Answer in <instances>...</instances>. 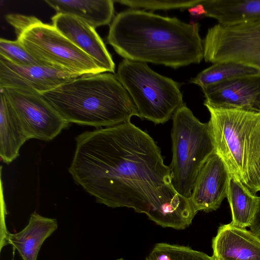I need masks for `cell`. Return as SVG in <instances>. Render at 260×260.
I'll return each mask as SVG.
<instances>
[{
	"mask_svg": "<svg viewBox=\"0 0 260 260\" xmlns=\"http://www.w3.org/2000/svg\"><path fill=\"white\" fill-rule=\"evenodd\" d=\"M69 172L96 202L145 214L163 228L183 230L198 212L177 193L153 139L131 121L86 131L75 138Z\"/></svg>",
	"mask_w": 260,
	"mask_h": 260,
	"instance_id": "cell-1",
	"label": "cell"
},
{
	"mask_svg": "<svg viewBox=\"0 0 260 260\" xmlns=\"http://www.w3.org/2000/svg\"><path fill=\"white\" fill-rule=\"evenodd\" d=\"M199 30L197 22L133 9L114 18L107 41L124 59L177 69L204 58Z\"/></svg>",
	"mask_w": 260,
	"mask_h": 260,
	"instance_id": "cell-2",
	"label": "cell"
},
{
	"mask_svg": "<svg viewBox=\"0 0 260 260\" xmlns=\"http://www.w3.org/2000/svg\"><path fill=\"white\" fill-rule=\"evenodd\" d=\"M69 123L96 128L130 121L138 116L127 91L111 73L84 75L41 93Z\"/></svg>",
	"mask_w": 260,
	"mask_h": 260,
	"instance_id": "cell-3",
	"label": "cell"
},
{
	"mask_svg": "<svg viewBox=\"0 0 260 260\" xmlns=\"http://www.w3.org/2000/svg\"><path fill=\"white\" fill-rule=\"evenodd\" d=\"M205 106L215 153L230 175L255 194L260 191V112Z\"/></svg>",
	"mask_w": 260,
	"mask_h": 260,
	"instance_id": "cell-4",
	"label": "cell"
},
{
	"mask_svg": "<svg viewBox=\"0 0 260 260\" xmlns=\"http://www.w3.org/2000/svg\"><path fill=\"white\" fill-rule=\"evenodd\" d=\"M18 40L33 56L49 66L79 76L104 73L89 55L53 25L35 16L17 14L6 16Z\"/></svg>",
	"mask_w": 260,
	"mask_h": 260,
	"instance_id": "cell-5",
	"label": "cell"
},
{
	"mask_svg": "<svg viewBox=\"0 0 260 260\" xmlns=\"http://www.w3.org/2000/svg\"><path fill=\"white\" fill-rule=\"evenodd\" d=\"M173 156L169 166L172 184L178 194L190 199L201 168L215 153L208 122H201L184 104L173 116Z\"/></svg>",
	"mask_w": 260,
	"mask_h": 260,
	"instance_id": "cell-6",
	"label": "cell"
},
{
	"mask_svg": "<svg viewBox=\"0 0 260 260\" xmlns=\"http://www.w3.org/2000/svg\"><path fill=\"white\" fill-rule=\"evenodd\" d=\"M115 76L142 119L165 123L184 104L180 84L154 72L146 62L124 59Z\"/></svg>",
	"mask_w": 260,
	"mask_h": 260,
	"instance_id": "cell-7",
	"label": "cell"
},
{
	"mask_svg": "<svg viewBox=\"0 0 260 260\" xmlns=\"http://www.w3.org/2000/svg\"><path fill=\"white\" fill-rule=\"evenodd\" d=\"M203 45L206 62L232 61L260 71V20L218 23L209 28Z\"/></svg>",
	"mask_w": 260,
	"mask_h": 260,
	"instance_id": "cell-8",
	"label": "cell"
},
{
	"mask_svg": "<svg viewBox=\"0 0 260 260\" xmlns=\"http://www.w3.org/2000/svg\"><path fill=\"white\" fill-rule=\"evenodd\" d=\"M21 121L30 139L49 141L70 123L64 119L39 93L12 88H0Z\"/></svg>",
	"mask_w": 260,
	"mask_h": 260,
	"instance_id": "cell-9",
	"label": "cell"
},
{
	"mask_svg": "<svg viewBox=\"0 0 260 260\" xmlns=\"http://www.w3.org/2000/svg\"><path fill=\"white\" fill-rule=\"evenodd\" d=\"M78 77L52 67L19 66L0 55V88L41 94Z\"/></svg>",
	"mask_w": 260,
	"mask_h": 260,
	"instance_id": "cell-10",
	"label": "cell"
},
{
	"mask_svg": "<svg viewBox=\"0 0 260 260\" xmlns=\"http://www.w3.org/2000/svg\"><path fill=\"white\" fill-rule=\"evenodd\" d=\"M202 90L204 105L260 112V73L229 79Z\"/></svg>",
	"mask_w": 260,
	"mask_h": 260,
	"instance_id": "cell-11",
	"label": "cell"
},
{
	"mask_svg": "<svg viewBox=\"0 0 260 260\" xmlns=\"http://www.w3.org/2000/svg\"><path fill=\"white\" fill-rule=\"evenodd\" d=\"M231 175L222 159L215 152L200 170L195 180L190 201L197 212L218 209L227 197Z\"/></svg>",
	"mask_w": 260,
	"mask_h": 260,
	"instance_id": "cell-12",
	"label": "cell"
},
{
	"mask_svg": "<svg viewBox=\"0 0 260 260\" xmlns=\"http://www.w3.org/2000/svg\"><path fill=\"white\" fill-rule=\"evenodd\" d=\"M53 25L77 47L89 55L105 72L114 73L115 63L95 28L83 20L57 13Z\"/></svg>",
	"mask_w": 260,
	"mask_h": 260,
	"instance_id": "cell-13",
	"label": "cell"
},
{
	"mask_svg": "<svg viewBox=\"0 0 260 260\" xmlns=\"http://www.w3.org/2000/svg\"><path fill=\"white\" fill-rule=\"evenodd\" d=\"M212 247L216 260H260V238L231 223L219 227Z\"/></svg>",
	"mask_w": 260,
	"mask_h": 260,
	"instance_id": "cell-14",
	"label": "cell"
},
{
	"mask_svg": "<svg viewBox=\"0 0 260 260\" xmlns=\"http://www.w3.org/2000/svg\"><path fill=\"white\" fill-rule=\"evenodd\" d=\"M57 227L56 219L34 212L30 216L28 224L22 231L15 234L6 232L4 241L17 250L22 260H37L43 242Z\"/></svg>",
	"mask_w": 260,
	"mask_h": 260,
	"instance_id": "cell-15",
	"label": "cell"
},
{
	"mask_svg": "<svg viewBox=\"0 0 260 260\" xmlns=\"http://www.w3.org/2000/svg\"><path fill=\"white\" fill-rule=\"evenodd\" d=\"M30 138L4 93H0V156L10 164L19 155V150Z\"/></svg>",
	"mask_w": 260,
	"mask_h": 260,
	"instance_id": "cell-16",
	"label": "cell"
},
{
	"mask_svg": "<svg viewBox=\"0 0 260 260\" xmlns=\"http://www.w3.org/2000/svg\"><path fill=\"white\" fill-rule=\"evenodd\" d=\"M57 13L80 18L93 28L109 24L114 13L112 0H45Z\"/></svg>",
	"mask_w": 260,
	"mask_h": 260,
	"instance_id": "cell-17",
	"label": "cell"
},
{
	"mask_svg": "<svg viewBox=\"0 0 260 260\" xmlns=\"http://www.w3.org/2000/svg\"><path fill=\"white\" fill-rule=\"evenodd\" d=\"M206 17L232 25L260 20V0H202Z\"/></svg>",
	"mask_w": 260,
	"mask_h": 260,
	"instance_id": "cell-18",
	"label": "cell"
},
{
	"mask_svg": "<svg viewBox=\"0 0 260 260\" xmlns=\"http://www.w3.org/2000/svg\"><path fill=\"white\" fill-rule=\"evenodd\" d=\"M226 198L232 215L230 223L243 228L250 226L257 207L258 197L231 175Z\"/></svg>",
	"mask_w": 260,
	"mask_h": 260,
	"instance_id": "cell-19",
	"label": "cell"
},
{
	"mask_svg": "<svg viewBox=\"0 0 260 260\" xmlns=\"http://www.w3.org/2000/svg\"><path fill=\"white\" fill-rule=\"evenodd\" d=\"M258 73L259 71L250 67L232 61H223L213 63L189 82L202 89L229 79Z\"/></svg>",
	"mask_w": 260,
	"mask_h": 260,
	"instance_id": "cell-20",
	"label": "cell"
},
{
	"mask_svg": "<svg viewBox=\"0 0 260 260\" xmlns=\"http://www.w3.org/2000/svg\"><path fill=\"white\" fill-rule=\"evenodd\" d=\"M145 260H216L213 256L187 246L156 243Z\"/></svg>",
	"mask_w": 260,
	"mask_h": 260,
	"instance_id": "cell-21",
	"label": "cell"
},
{
	"mask_svg": "<svg viewBox=\"0 0 260 260\" xmlns=\"http://www.w3.org/2000/svg\"><path fill=\"white\" fill-rule=\"evenodd\" d=\"M0 55L21 66H49L30 54L18 41L0 39Z\"/></svg>",
	"mask_w": 260,
	"mask_h": 260,
	"instance_id": "cell-22",
	"label": "cell"
},
{
	"mask_svg": "<svg viewBox=\"0 0 260 260\" xmlns=\"http://www.w3.org/2000/svg\"><path fill=\"white\" fill-rule=\"evenodd\" d=\"M122 5L127 6L133 9L142 8L150 10H170L180 9L181 10L190 8L201 2L200 1L182 0H136L114 1Z\"/></svg>",
	"mask_w": 260,
	"mask_h": 260,
	"instance_id": "cell-23",
	"label": "cell"
},
{
	"mask_svg": "<svg viewBox=\"0 0 260 260\" xmlns=\"http://www.w3.org/2000/svg\"><path fill=\"white\" fill-rule=\"evenodd\" d=\"M249 227L250 231L260 238V197H258L257 207Z\"/></svg>",
	"mask_w": 260,
	"mask_h": 260,
	"instance_id": "cell-24",
	"label": "cell"
},
{
	"mask_svg": "<svg viewBox=\"0 0 260 260\" xmlns=\"http://www.w3.org/2000/svg\"><path fill=\"white\" fill-rule=\"evenodd\" d=\"M202 2V0H201L199 4L188 9L190 16L195 19H201L206 17V12Z\"/></svg>",
	"mask_w": 260,
	"mask_h": 260,
	"instance_id": "cell-25",
	"label": "cell"
},
{
	"mask_svg": "<svg viewBox=\"0 0 260 260\" xmlns=\"http://www.w3.org/2000/svg\"><path fill=\"white\" fill-rule=\"evenodd\" d=\"M116 260H125V259H124L123 258H119V259H117Z\"/></svg>",
	"mask_w": 260,
	"mask_h": 260,
	"instance_id": "cell-26",
	"label": "cell"
}]
</instances>
